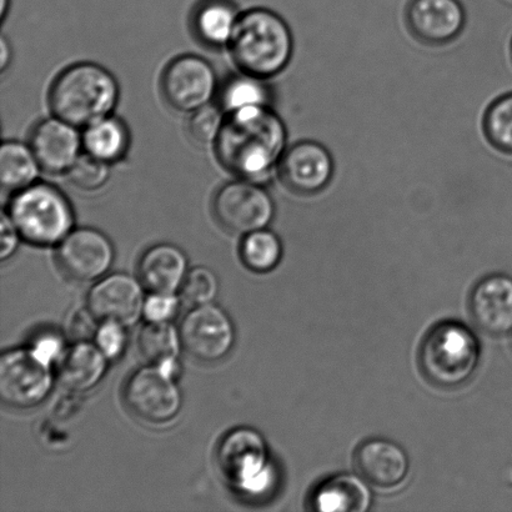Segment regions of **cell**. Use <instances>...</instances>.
Listing matches in <instances>:
<instances>
[{"mask_svg":"<svg viewBox=\"0 0 512 512\" xmlns=\"http://www.w3.org/2000/svg\"><path fill=\"white\" fill-rule=\"evenodd\" d=\"M288 148V132L270 107L230 113L215 149L219 162L240 179L260 183L278 167Z\"/></svg>","mask_w":512,"mask_h":512,"instance_id":"cell-1","label":"cell"},{"mask_svg":"<svg viewBox=\"0 0 512 512\" xmlns=\"http://www.w3.org/2000/svg\"><path fill=\"white\" fill-rule=\"evenodd\" d=\"M230 53L243 73L269 79L288 67L294 53L293 33L273 10L250 9L240 15Z\"/></svg>","mask_w":512,"mask_h":512,"instance_id":"cell-2","label":"cell"},{"mask_svg":"<svg viewBox=\"0 0 512 512\" xmlns=\"http://www.w3.org/2000/svg\"><path fill=\"white\" fill-rule=\"evenodd\" d=\"M119 93L117 79L109 70L94 63H79L54 80L49 105L55 117L85 128L112 115Z\"/></svg>","mask_w":512,"mask_h":512,"instance_id":"cell-3","label":"cell"},{"mask_svg":"<svg viewBox=\"0 0 512 512\" xmlns=\"http://www.w3.org/2000/svg\"><path fill=\"white\" fill-rule=\"evenodd\" d=\"M7 212L23 240L38 247L58 245L74 228L72 204L62 190L47 183L14 193Z\"/></svg>","mask_w":512,"mask_h":512,"instance_id":"cell-4","label":"cell"},{"mask_svg":"<svg viewBox=\"0 0 512 512\" xmlns=\"http://www.w3.org/2000/svg\"><path fill=\"white\" fill-rule=\"evenodd\" d=\"M480 359V346L465 325L444 321L435 325L421 344L419 364L431 384L458 388L471 378Z\"/></svg>","mask_w":512,"mask_h":512,"instance_id":"cell-5","label":"cell"},{"mask_svg":"<svg viewBox=\"0 0 512 512\" xmlns=\"http://www.w3.org/2000/svg\"><path fill=\"white\" fill-rule=\"evenodd\" d=\"M217 459L224 479L245 498L260 499L274 489V465L259 431L247 426L230 430L220 441Z\"/></svg>","mask_w":512,"mask_h":512,"instance_id":"cell-6","label":"cell"},{"mask_svg":"<svg viewBox=\"0 0 512 512\" xmlns=\"http://www.w3.org/2000/svg\"><path fill=\"white\" fill-rule=\"evenodd\" d=\"M130 414L149 424H164L177 418L183 398L175 376L149 364L135 370L123 388Z\"/></svg>","mask_w":512,"mask_h":512,"instance_id":"cell-7","label":"cell"},{"mask_svg":"<svg viewBox=\"0 0 512 512\" xmlns=\"http://www.w3.org/2000/svg\"><path fill=\"white\" fill-rule=\"evenodd\" d=\"M54 385L52 366L28 348L0 356V399L14 409H32L48 398Z\"/></svg>","mask_w":512,"mask_h":512,"instance_id":"cell-8","label":"cell"},{"mask_svg":"<svg viewBox=\"0 0 512 512\" xmlns=\"http://www.w3.org/2000/svg\"><path fill=\"white\" fill-rule=\"evenodd\" d=\"M215 218L225 230L247 235L265 229L275 217V203L260 183L239 179L223 185L213 202Z\"/></svg>","mask_w":512,"mask_h":512,"instance_id":"cell-9","label":"cell"},{"mask_svg":"<svg viewBox=\"0 0 512 512\" xmlns=\"http://www.w3.org/2000/svg\"><path fill=\"white\" fill-rule=\"evenodd\" d=\"M183 349L204 364L223 360L232 351L235 329L225 310L213 303L195 306L180 324Z\"/></svg>","mask_w":512,"mask_h":512,"instance_id":"cell-10","label":"cell"},{"mask_svg":"<svg viewBox=\"0 0 512 512\" xmlns=\"http://www.w3.org/2000/svg\"><path fill=\"white\" fill-rule=\"evenodd\" d=\"M217 88V74L212 65L197 55L174 59L162 77L163 97L178 112L193 113L210 104Z\"/></svg>","mask_w":512,"mask_h":512,"instance_id":"cell-11","label":"cell"},{"mask_svg":"<svg viewBox=\"0 0 512 512\" xmlns=\"http://www.w3.org/2000/svg\"><path fill=\"white\" fill-rule=\"evenodd\" d=\"M279 177L286 188L301 197L323 193L334 178L333 155L315 140H299L286 148L279 165Z\"/></svg>","mask_w":512,"mask_h":512,"instance_id":"cell-12","label":"cell"},{"mask_svg":"<svg viewBox=\"0 0 512 512\" xmlns=\"http://www.w3.org/2000/svg\"><path fill=\"white\" fill-rule=\"evenodd\" d=\"M115 258L113 243L100 230L73 229L58 244L57 261L63 274L77 283H92L107 275Z\"/></svg>","mask_w":512,"mask_h":512,"instance_id":"cell-13","label":"cell"},{"mask_svg":"<svg viewBox=\"0 0 512 512\" xmlns=\"http://www.w3.org/2000/svg\"><path fill=\"white\" fill-rule=\"evenodd\" d=\"M405 24L419 43L443 47L464 32L466 12L460 0H409Z\"/></svg>","mask_w":512,"mask_h":512,"instance_id":"cell-14","label":"cell"},{"mask_svg":"<svg viewBox=\"0 0 512 512\" xmlns=\"http://www.w3.org/2000/svg\"><path fill=\"white\" fill-rule=\"evenodd\" d=\"M144 289L142 281L132 275H105L90 289L87 308L99 321L134 325L143 316Z\"/></svg>","mask_w":512,"mask_h":512,"instance_id":"cell-15","label":"cell"},{"mask_svg":"<svg viewBox=\"0 0 512 512\" xmlns=\"http://www.w3.org/2000/svg\"><path fill=\"white\" fill-rule=\"evenodd\" d=\"M29 145L40 167L50 174L68 173L84 150L78 127L55 115L35 125Z\"/></svg>","mask_w":512,"mask_h":512,"instance_id":"cell-16","label":"cell"},{"mask_svg":"<svg viewBox=\"0 0 512 512\" xmlns=\"http://www.w3.org/2000/svg\"><path fill=\"white\" fill-rule=\"evenodd\" d=\"M470 314L485 334L503 336L512 333V279L491 275L475 286L470 296Z\"/></svg>","mask_w":512,"mask_h":512,"instance_id":"cell-17","label":"cell"},{"mask_svg":"<svg viewBox=\"0 0 512 512\" xmlns=\"http://www.w3.org/2000/svg\"><path fill=\"white\" fill-rule=\"evenodd\" d=\"M355 469L361 478L379 488H393L406 478L409 459L393 441L371 439L356 450Z\"/></svg>","mask_w":512,"mask_h":512,"instance_id":"cell-18","label":"cell"},{"mask_svg":"<svg viewBox=\"0 0 512 512\" xmlns=\"http://www.w3.org/2000/svg\"><path fill=\"white\" fill-rule=\"evenodd\" d=\"M188 271L187 255L168 243L145 250L138 265L139 280L149 293H179Z\"/></svg>","mask_w":512,"mask_h":512,"instance_id":"cell-19","label":"cell"},{"mask_svg":"<svg viewBox=\"0 0 512 512\" xmlns=\"http://www.w3.org/2000/svg\"><path fill=\"white\" fill-rule=\"evenodd\" d=\"M109 359L90 341H74L58 363V378L65 388L82 394L95 388L108 370Z\"/></svg>","mask_w":512,"mask_h":512,"instance_id":"cell-20","label":"cell"},{"mask_svg":"<svg viewBox=\"0 0 512 512\" xmlns=\"http://www.w3.org/2000/svg\"><path fill=\"white\" fill-rule=\"evenodd\" d=\"M371 505V493L363 479L355 475L333 476L311 495V509L321 512H365Z\"/></svg>","mask_w":512,"mask_h":512,"instance_id":"cell-21","label":"cell"},{"mask_svg":"<svg viewBox=\"0 0 512 512\" xmlns=\"http://www.w3.org/2000/svg\"><path fill=\"white\" fill-rule=\"evenodd\" d=\"M240 15L232 0H202L193 13L194 33L208 47H224L232 40Z\"/></svg>","mask_w":512,"mask_h":512,"instance_id":"cell-22","label":"cell"},{"mask_svg":"<svg viewBox=\"0 0 512 512\" xmlns=\"http://www.w3.org/2000/svg\"><path fill=\"white\" fill-rule=\"evenodd\" d=\"M183 348L180 331L168 323L147 321L138 335V349L148 364L157 365L168 374L177 376L178 358Z\"/></svg>","mask_w":512,"mask_h":512,"instance_id":"cell-23","label":"cell"},{"mask_svg":"<svg viewBox=\"0 0 512 512\" xmlns=\"http://www.w3.org/2000/svg\"><path fill=\"white\" fill-rule=\"evenodd\" d=\"M82 135L84 153L102 162H119L128 152L130 137L127 125L112 115L88 125Z\"/></svg>","mask_w":512,"mask_h":512,"instance_id":"cell-24","label":"cell"},{"mask_svg":"<svg viewBox=\"0 0 512 512\" xmlns=\"http://www.w3.org/2000/svg\"><path fill=\"white\" fill-rule=\"evenodd\" d=\"M40 170L30 145L5 140L0 148V183L5 192L14 194L37 183Z\"/></svg>","mask_w":512,"mask_h":512,"instance_id":"cell-25","label":"cell"},{"mask_svg":"<svg viewBox=\"0 0 512 512\" xmlns=\"http://www.w3.org/2000/svg\"><path fill=\"white\" fill-rule=\"evenodd\" d=\"M265 80L247 73L229 79L220 93L224 112L230 114L244 109L270 107L271 93Z\"/></svg>","mask_w":512,"mask_h":512,"instance_id":"cell-26","label":"cell"},{"mask_svg":"<svg viewBox=\"0 0 512 512\" xmlns=\"http://www.w3.org/2000/svg\"><path fill=\"white\" fill-rule=\"evenodd\" d=\"M240 256L247 268L255 273H269L280 263L283 244L278 235L268 228L244 235Z\"/></svg>","mask_w":512,"mask_h":512,"instance_id":"cell-27","label":"cell"},{"mask_svg":"<svg viewBox=\"0 0 512 512\" xmlns=\"http://www.w3.org/2000/svg\"><path fill=\"white\" fill-rule=\"evenodd\" d=\"M483 130L496 150L512 155V92L496 98L486 109Z\"/></svg>","mask_w":512,"mask_h":512,"instance_id":"cell-28","label":"cell"},{"mask_svg":"<svg viewBox=\"0 0 512 512\" xmlns=\"http://www.w3.org/2000/svg\"><path fill=\"white\" fill-rule=\"evenodd\" d=\"M219 293V280L213 270L205 266L190 269L179 290L183 303L192 306L213 303Z\"/></svg>","mask_w":512,"mask_h":512,"instance_id":"cell-29","label":"cell"},{"mask_svg":"<svg viewBox=\"0 0 512 512\" xmlns=\"http://www.w3.org/2000/svg\"><path fill=\"white\" fill-rule=\"evenodd\" d=\"M223 108L215 107L213 104L195 110L189 119L188 132L190 138L199 145L217 143L225 123Z\"/></svg>","mask_w":512,"mask_h":512,"instance_id":"cell-30","label":"cell"},{"mask_svg":"<svg viewBox=\"0 0 512 512\" xmlns=\"http://www.w3.org/2000/svg\"><path fill=\"white\" fill-rule=\"evenodd\" d=\"M68 177L75 187L94 192L108 183L110 164L83 153L69 169Z\"/></svg>","mask_w":512,"mask_h":512,"instance_id":"cell-31","label":"cell"},{"mask_svg":"<svg viewBox=\"0 0 512 512\" xmlns=\"http://www.w3.org/2000/svg\"><path fill=\"white\" fill-rule=\"evenodd\" d=\"M127 341V326L115 321H100L94 336V344L109 361L117 360L123 355Z\"/></svg>","mask_w":512,"mask_h":512,"instance_id":"cell-32","label":"cell"},{"mask_svg":"<svg viewBox=\"0 0 512 512\" xmlns=\"http://www.w3.org/2000/svg\"><path fill=\"white\" fill-rule=\"evenodd\" d=\"M180 300L177 294L150 293L144 301L143 316L152 323H168L177 315Z\"/></svg>","mask_w":512,"mask_h":512,"instance_id":"cell-33","label":"cell"},{"mask_svg":"<svg viewBox=\"0 0 512 512\" xmlns=\"http://www.w3.org/2000/svg\"><path fill=\"white\" fill-rule=\"evenodd\" d=\"M30 350L50 366L58 364L67 350L65 340L58 331L47 330L38 334L29 345Z\"/></svg>","mask_w":512,"mask_h":512,"instance_id":"cell-34","label":"cell"},{"mask_svg":"<svg viewBox=\"0 0 512 512\" xmlns=\"http://www.w3.org/2000/svg\"><path fill=\"white\" fill-rule=\"evenodd\" d=\"M99 324L100 321L87 308L78 311L70 320L69 334L73 336L74 341H89V339H94Z\"/></svg>","mask_w":512,"mask_h":512,"instance_id":"cell-35","label":"cell"},{"mask_svg":"<svg viewBox=\"0 0 512 512\" xmlns=\"http://www.w3.org/2000/svg\"><path fill=\"white\" fill-rule=\"evenodd\" d=\"M20 240H23L22 235H20L18 228L15 227L7 210H3L2 247H0V259H2V261L12 258L19 248Z\"/></svg>","mask_w":512,"mask_h":512,"instance_id":"cell-36","label":"cell"},{"mask_svg":"<svg viewBox=\"0 0 512 512\" xmlns=\"http://www.w3.org/2000/svg\"><path fill=\"white\" fill-rule=\"evenodd\" d=\"M10 55H12V52H10L7 39L2 38V53H0V69H2V72H5V69L8 68Z\"/></svg>","mask_w":512,"mask_h":512,"instance_id":"cell-37","label":"cell"},{"mask_svg":"<svg viewBox=\"0 0 512 512\" xmlns=\"http://www.w3.org/2000/svg\"><path fill=\"white\" fill-rule=\"evenodd\" d=\"M10 0H2V3H0V17L2 19L5 18V14L8 12Z\"/></svg>","mask_w":512,"mask_h":512,"instance_id":"cell-38","label":"cell"},{"mask_svg":"<svg viewBox=\"0 0 512 512\" xmlns=\"http://www.w3.org/2000/svg\"><path fill=\"white\" fill-rule=\"evenodd\" d=\"M511 58H512V40H511Z\"/></svg>","mask_w":512,"mask_h":512,"instance_id":"cell-39","label":"cell"}]
</instances>
